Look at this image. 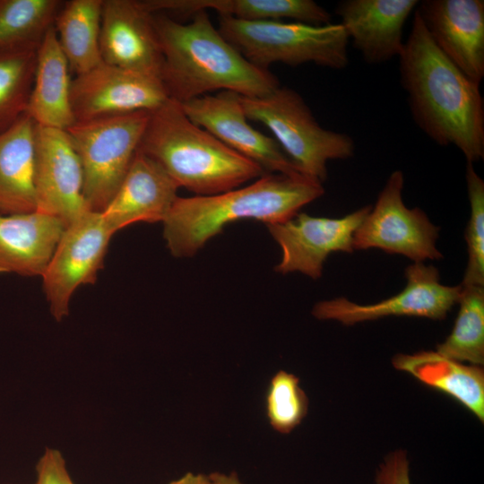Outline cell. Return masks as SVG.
<instances>
[{"mask_svg":"<svg viewBox=\"0 0 484 484\" xmlns=\"http://www.w3.org/2000/svg\"><path fill=\"white\" fill-rule=\"evenodd\" d=\"M399 58L400 80L418 126L435 143L458 148L467 162L484 157V101L480 84L435 45L418 13Z\"/></svg>","mask_w":484,"mask_h":484,"instance_id":"obj_1","label":"cell"},{"mask_svg":"<svg viewBox=\"0 0 484 484\" xmlns=\"http://www.w3.org/2000/svg\"><path fill=\"white\" fill-rule=\"evenodd\" d=\"M192 16L185 24L153 13L169 99L184 103L218 90L260 98L280 87L273 73L250 63L220 34L206 11Z\"/></svg>","mask_w":484,"mask_h":484,"instance_id":"obj_2","label":"cell"},{"mask_svg":"<svg viewBox=\"0 0 484 484\" xmlns=\"http://www.w3.org/2000/svg\"><path fill=\"white\" fill-rule=\"evenodd\" d=\"M324 193L321 182L302 174L265 173L242 188L177 196L162 221L163 238L173 256H193L230 222L253 219L266 225L282 223Z\"/></svg>","mask_w":484,"mask_h":484,"instance_id":"obj_3","label":"cell"},{"mask_svg":"<svg viewBox=\"0 0 484 484\" xmlns=\"http://www.w3.org/2000/svg\"><path fill=\"white\" fill-rule=\"evenodd\" d=\"M138 150L197 195L227 192L266 173L192 122L171 99L150 113Z\"/></svg>","mask_w":484,"mask_h":484,"instance_id":"obj_4","label":"cell"},{"mask_svg":"<svg viewBox=\"0 0 484 484\" xmlns=\"http://www.w3.org/2000/svg\"><path fill=\"white\" fill-rule=\"evenodd\" d=\"M218 30L245 58L262 69L268 70L275 63L291 66L313 63L339 70L349 63V38L341 23L247 22L219 16Z\"/></svg>","mask_w":484,"mask_h":484,"instance_id":"obj_5","label":"cell"},{"mask_svg":"<svg viewBox=\"0 0 484 484\" xmlns=\"http://www.w3.org/2000/svg\"><path fill=\"white\" fill-rule=\"evenodd\" d=\"M240 101L248 120L269 128L287 156L308 177L323 183L328 160H346L354 154L352 138L323 128L293 89L280 86L264 97L240 96Z\"/></svg>","mask_w":484,"mask_h":484,"instance_id":"obj_6","label":"cell"},{"mask_svg":"<svg viewBox=\"0 0 484 484\" xmlns=\"http://www.w3.org/2000/svg\"><path fill=\"white\" fill-rule=\"evenodd\" d=\"M149 111L75 122L65 131L79 157L88 209L102 212L120 186L150 118Z\"/></svg>","mask_w":484,"mask_h":484,"instance_id":"obj_7","label":"cell"},{"mask_svg":"<svg viewBox=\"0 0 484 484\" xmlns=\"http://www.w3.org/2000/svg\"><path fill=\"white\" fill-rule=\"evenodd\" d=\"M403 173L393 171L377 200L353 237V249H381L406 256L413 263L443 257L436 247L439 228L419 208L409 209L402 200Z\"/></svg>","mask_w":484,"mask_h":484,"instance_id":"obj_8","label":"cell"},{"mask_svg":"<svg viewBox=\"0 0 484 484\" xmlns=\"http://www.w3.org/2000/svg\"><path fill=\"white\" fill-rule=\"evenodd\" d=\"M114 233L100 212L87 211L69 223L41 276L50 312L56 321L69 315L72 295L95 283Z\"/></svg>","mask_w":484,"mask_h":484,"instance_id":"obj_9","label":"cell"},{"mask_svg":"<svg viewBox=\"0 0 484 484\" xmlns=\"http://www.w3.org/2000/svg\"><path fill=\"white\" fill-rule=\"evenodd\" d=\"M407 283L398 294L370 305H360L346 298L317 302L312 315L319 320H333L345 325L386 316H418L443 320L457 304L462 285L447 286L440 281L438 270L424 263L405 269Z\"/></svg>","mask_w":484,"mask_h":484,"instance_id":"obj_10","label":"cell"},{"mask_svg":"<svg viewBox=\"0 0 484 484\" xmlns=\"http://www.w3.org/2000/svg\"><path fill=\"white\" fill-rule=\"evenodd\" d=\"M169 99L161 79L103 61L77 74L71 82V106L76 122L151 112Z\"/></svg>","mask_w":484,"mask_h":484,"instance_id":"obj_11","label":"cell"},{"mask_svg":"<svg viewBox=\"0 0 484 484\" xmlns=\"http://www.w3.org/2000/svg\"><path fill=\"white\" fill-rule=\"evenodd\" d=\"M371 206L341 218L314 217L298 213L292 219L266 225L282 255L275 266L279 273L301 272L314 280L322 276L331 253L353 252V237Z\"/></svg>","mask_w":484,"mask_h":484,"instance_id":"obj_12","label":"cell"},{"mask_svg":"<svg viewBox=\"0 0 484 484\" xmlns=\"http://www.w3.org/2000/svg\"><path fill=\"white\" fill-rule=\"evenodd\" d=\"M180 105L192 122L258 164L266 173L302 174L274 138L250 125L239 94L221 91Z\"/></svg>","mask_w":484,"mask_h":484,"instance_id":"obj_13","label":"cell"},{"mask_svg":"<svg viewBox=\"0 0 484 484\" xmlns=\"http://www.w3.org/2000/svg\"><path fill=\"white\" fill-rule=\"evenodd\" d=\"M34 181L38 212L67 226L90 211L81 162L66 131L36 124Z\"/></svg>","mask_w":484,"mask_h":484,"instance_id":"obj_14","label":"cell"},{"mask_svg":"<svg viewBox=\"0 0 484 484\" xmlns=\"http://www.w3.org/2000/svg\"><path fill=\"white\" fill-rule=\"evenodd\" d=\"M99 49L106 64L160 78L163 56L153 13L141 1L103 0Z\"/></svg>","mask_w":484,"mask_h":484,"instance_id":"obj_15","label":"cell"},{"mask_svg":"<svg viewBox=\"0 0 484 484\" xmlns=\"http://www.w3.org/2000/svg\"><path fill=\"white\" fill-rule=\"evenodd\" d=\"M415 11L437 48L480 84L484 77V1L424 0Z\"/></svg>","mask_w":484,"mask_h":484,"instance_id":"obj_16","label":"cell"},{"mask_svg":"<svg viewBox=\"0 0 484 484\" xmlns=\"http://www.w3.org/2000/svg\"><path fill=\"white\" fill-rule=\"evenodd\" d=\"M178 188L158 162L137 150L120 186L100 213L114 234L133 223L163 221Z\"/></svg>","mask_w":484,"mask_h":484,"instance_id":"obj_17","label":"cell"},{"mask_svg":"<svg viewBox=\"0 0 484 484\" xmlns=\"http://www.w3.org/2000/svg\"><path fill=\"white\" fill-rule=\"evenodd\" d=\"M418 4L417 0H344L334 11L365 62L381 64L400 56L404 24Z\"/></svg>","mask_w":484,"mask_h":484,"instance_id":"obj_18","label":"cell"},{"mask_svg":"<svg viewBox=\"0 0 484 484\" xmlns=\"http://www.w3.org/2000/svg\"><path fill=\"white\" fill-rule=\"evenodd\" d=\"M65 227L58 218L38 211L0 213V273L42 276Z\"/></svg>","mask_w":484,"mask_h":484,"instance_id":"obj_19","label":"cell"},{"mask_svg":"<svg viewBox=\"0 0 484 484\" xmlns=\"http://www.w3.org/2000/svg\"><path fill=\"white\" fill-rule=\"evenodd\" d=\"M69 70L52 26L38 48L34 81L26 111L37 125L65 131L76 122L71 106Z\"/></svg>","mask_w":484,"mask_h":484,"instance_id":"obj_20","label":"cell"},{"mask_svg":"<svg viewBox=\"0 0 484 484\" xmlns=\"http://www.w3.org/2000/svg\"><path fill=\"white\" fill-rule=\"evenodd\" d=\"M36 123L25 113L0 133V213L37 211L35 190Z\"/></svg>","mask_w":484,"mask_h":484,"instance_id":"obj_21","label":"cell"},{"mask_svg":"<svg viewBox=\"0 0 484 484\" xmlns=\"http://www.w3.org/2000/svg\"><path fill=\"white\" fill-rule=\"evenodd\" d=\"M393 366L411 374L429 387L436 389L468 409L484 421V370L445 358L435 351L397 354Z\"/></svg>","mask_w":484,"mask_h":484,"instance_id":"obj_22","label":"cell"},{"mask_svg":"<svg viewBox=\"0 0 484 484\" xmlns=\"http://www.w3.org/2000/svg\"><path fill=\"white\" fill-rule=\"evenodd\" d=\"M143 5L151 13L161 11L193 15L212 9L220 16L241 21H281L292 19L298 22L323 25L330 23L331 14L312 0H145Z\"/></svg>","mask_w":484,"mask_h":484,"instance_id":"obj_23","label":"cell"},{"mask_svg":"<svg viewBox=\"0 0 484 484\" xmlns=\"http://www.w3.org/2000/svg\"><path fill=\"white\" fill-rule=\"evenodd\" d=\"M103 0H72L62 4L54 27L70 69L83 73L102 62L99 34Z\"/></svg>","mask_w":484,"mask_h":484,"instance_id":"obj_24","label":"cell"},{"mask_svg":"<svg viewBox=\"0 0 484 484\" xmlns=\"http://www.w3.org/2000/svg\"><path fill=\"white\" fill-rule=\"evenodd\" d=\"M454 328L436 345L441 356L474 366L484 364V286H462Z\"/></svg>","mask_w":484,"mask_h":484,"instance_id":"obj_25","label":"cell"},{"mask_svg":"<svg viewBox=\"0 0 484 484\" xmlns=\"http://www.w3.org/2000/svg\"><path fill=\"white\" fill-rule=\"evenodd\" d=\"M61 6L57 0H0V50L39 46Z\"/></svg>","mask_w":484,"mask_h":484,"instance_id":"obj_26","label":"cell"},{"mask_svg":"<svg viewBox=\"0 0 484 484\" xmlns=\"http://www.w3.org/2000/svg\"><path fill=\"white\" fill-rule=\"evenodd\" d=\"M39 46L0 50V133L27 111Z\"/></svg>","mask_w":484,"mask_h":484,"instance_id":"obj_27","label":"cell"},{"mask_svg":"<svg viewBox=\"0 0 484 484\" xmlns=\"http://www.w3.org/2000/svg\"><path fill=\"white\" fill-rule=\"evenodd\" d=\"M308 398L294 374L279 370L271 378L266 396V417L271 427L281 434L296 428L308 411Z\"/></svg>","mask_w":484,"mask_h":484,"instance_id":"obj_28","label":"cell"},{"mask_svg":"<svg viewBox=\"0 0 484 484\" xmlns=\"http://www.w3.org/2000/svg\"><path fill=\"white\" fill-rule=\"evenodd\" d=\"M471 215L465 229L468 261L462 286H484V181L473 164L466 165Z\"/></svg>","mask_w":484,"mask_h":484,"instance_id":"obj_29","label":"cell"},{"mask_svg":"<svg viewBox=\"0 0 484 484\" xmlns=\"http://www.w3.org/2000/svg\"><path fill=\"white\" fill-rule=\"evenodd\" d=\"M34 484H74L58 450L47 448L39 459Z\"/></svg>","mask_w":484,"mask_h":484,"instance_id":"obj_30","label":"cell"},{"mask_svg":"<svg viewBox=\"0 0 484 484\" xmlns=\"http://www.w3.org/2000/svg\"><path fill=\"white\" fill-rule=\"evenodd\" d=\"M376 484H411L410 462L405 450L390 452L378 465Z\"/></svg>","mask_w":484,"mask_h":484,"instance_id":"obj_31","label":"cell"},{"mask_svg":"<svg viewBox=\"0 0 484 484\" xmlns=\"http://www.w3.org/2000/svg\"><path fill=\"white\" fill-rule=\"evenodd\" d=\"M208 476L209 484H244L236 472H212Z\"/></svg>","mask_w":484,"mask_h":484,"instance_id":"obj_32","label":"cell"},{"mask_svg":"<svg viewBox=\"0 0 484 484\" xmlns=\"http://www.w3.org/2000/svg\"><path fill=\"white\" fill-rule=\"evenodd\" d=\"M169 484H209V476L203 473L187 472Z\"/></svg>","mask_w":484,"mask_h":484,"instance_id":"obj_33","label":"cell"}]
</instances>
